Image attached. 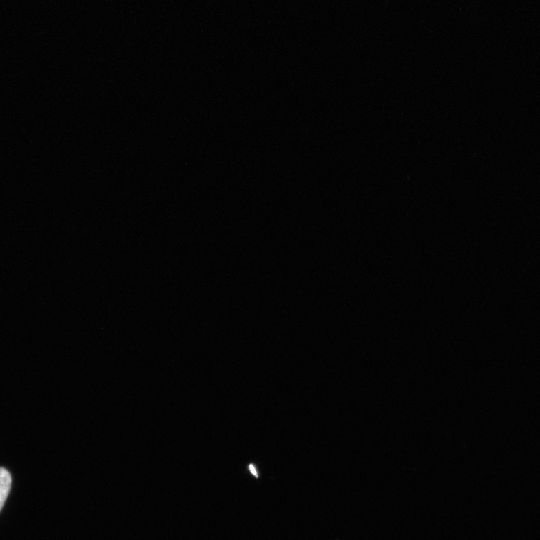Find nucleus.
Returning <instances> with one entry per match:
<instances>
[{"instance_id":"nucleus-1","label":"nucleus","mask_w":540,"mask_h":540,"mask_svg":"<svg viewBox=\"0 0 540 540\" xmlns=\"http://www.w3.org/2000/svg\"><path fill=\"white\" fill-rule=\"evenodd\" d=\"M11 486V477L8 471L0 467V511L8 498Z\"/></svg>"},{"instance_id":"nucleus-2","label":"nucleus","mask_w":540,"mask_h":540,"mask_svg":"<svg viewBox=\"0 0 540 540\" xmlns=\"http://www.w3.org/2000/svg\"><path fill=\"white\" fill-rule=\"evenodd\" d=\"M249 470L253 475H254L256 477H258L257 470L254 466V465L251 464L249 465Z\"/></svg>"}]
</instances>
